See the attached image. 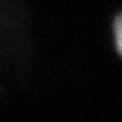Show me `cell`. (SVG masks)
Segmentation results:
<instances>
[{
	"instance_id": "1",
	"label": "cell",
	"mask_w": 122,
	"mask_h": 122,
	"mask_svg": "<svg viewBox=\"0 0 122 122\" xmlns=\"http://www.w3.org/2000/svg\"><path fill=\"white\" fill-rule=\"evenodd\" d=\"M113 39L116 49L122 56V12L113 21Z\"/></svg>"
}]
</instances>
